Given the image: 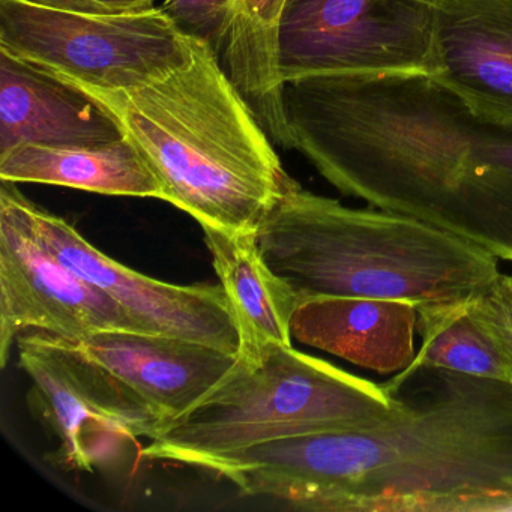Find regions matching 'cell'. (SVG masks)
<instances>
[{
	"instance_id": "cell-1",
	"label": "cell",
	"mask_w": 512,
	"mask_h": 512,
	"mask_svg": "<svg viewBox=\"0 0 512 512\" xmlns=\"http://www.w3.org/2000/svg\"><path fill=\"white\" fill-rule=\"evenodd\" d=\"M400 410L208 458L197 469L308 512L512 511V383L418 367L394 374Z\"/></svg>"
},
{
	"instance_id": "cell-2",
	"label": "cell",
	"mask_w": 512,
	"mask_h": 512,
	"mask_svg": "<svg viewBox=\"0 0 512 512\" xmlns=\"http://www.w3.org/2000/svg\"><path fill=\"white\" fill-rule=\"evenodd\" d=\"M290 149L341 194L410 215L512 262V127L428 76L283 85Z\"/></svg>"
},
{
	"instance_id": "cell-3",
	"label": "cell",
	"mask_w": 512,
	"mask_h": 512,
	"mask_svg": "<svg viewBox=\"0 0 512 512\" xmlns=\"http://www.w3.org/2000/svg\"><path fill=\"white\" fill-rule=\"evenodd\" d=\"M191 40L187 64L145 85L77 86L118 119L160 179L164 202L200 227L257 235L292 178L220 55Z\"/></svg>"
},
{
	"instance_id": "cell-4",
	"label": "cell",
	"mask_w": 512,
	"mask_h": 512,
	"mask_svg": "<svg viewBox=\"0 0 512 512\" xmlns=\"http://www.w3.org/2000/svg\"><path fill=\"white\" fill-rule=\"evenodd\" d=\"M272 269L302 299L365 296L418 305L469 301L500 277V259L406 214L350 208L295 179L257 232Z\"/></svg>"
},
{
	"instance_id": "cell-5",
	"label": "cell",
	"mask_w": 512,
	"mask_h": 512,
	"mask_svg": "<svg viewBox=\"0 0 512 512\" xmlns=\"http://www.w3.org/2000/svg\"><path fill=\"white\" fill-rule=\"evenodd\" d=\"M398 392L293 346H269L235 367L194 409L149 439L142 457L196 467L260 443L356 430L400 410Z\"/></svg>"
},
{
	"instance_id": "cell-6",
	"label": "cell",
	"mask_w": 512,
	"mask_h": 512,
	"mask_svg": "<svg viewBox=\"0 0 512 512\" xmlns=\"http://www.w3.org/2000/svg\"><path fill=\"white\" fill-rule=\"evenodd\" d=\"M0 50L98 91H125L190 61L193 40L160 7L85 14L0 0Z\"/></svg>"
},
{
	"instance_id": "cell-7",
	"label": "cell",
	"mask_w": 512,
	"mask_h": 512,
	"mask_svg": "<svg viewBox=\"0 0 512 512\" xmlns=\"http://www.w3.org/2000/svg\"><path fill=\"white\" fill-rule=\"evenodd\" d=\"M434 7L436 0H289L281 79L434 77Z\"/></svg>"
},
{
	"instance_id": "cell-8",
	"label": "cell",
	"mask_w": 512,
	"mask_h": 512,
	"mask_svg": "<svg viewBox=\"0 0 512 512\" xmlns=\"http://www.w3.org/2000/svg\"><path fill=\"white\" fill-rule=\"evenodd\" d=\"M16 343L31 380L29 401L58 439L61 466L92 472L163 430L161 419L76 341L28 331Z\"/></svg>"
},
{
	"instance_id": "cell-9",
	"label": "cell",
	"mask_w": 512,
	"mask_h": 512,
	"mask_svg": "<svg viewBox=\"0 0 512 512\" xmlns=\"http://www.w3.org/2000/svg\"><path fill=\"white\" fill-rule=\"evenodd\" d=\"M82 340L107 331L145 332L109 295L68 268L38 235L25 194L0 181V365L23 332ZM146 334V332H145Z\"/></svg>"
},
{
	"instance_id": "cell-10",
	"label": "cell",
	"mask_w": 512,
	"mask_h": 512,
	"mask_svg": "<svg viewBox=\"0 0 512 512\" xmlns=\"http://www.w3.org/2000/svg\"><path fill=\"white\" fill-rule=\"evenodd\" d=\"M25 209L49 250L118 302L146 334L196 341L238 355L239 329L221 284L181 286L155 280L101 253L76 227L28 197Z\"/></svg>"
},
{
	"instance_id": "cell-11",
	"label": "cell",
	"mask_w": 512,
	"mask_h": 512,
	"mask_svg": "<svg viewBox=\"0 0 512 512\" xmlns=\"http://www.w3.org/2000/svg\"><path fill=\"white\" fill-rule=\"evenodd\" d=\"M163 422L178 421L235 367L238 355L166 335L107 331L73 340Z\"/></svg>"
},
{
	"instance_id": "cell-12",
	"label": "cell",
	"mask_w": 512,
	"mask_h": 512,
	"mask_svg": "<svg viewBox=\"0 0 512 512\" xmlns=\"http://www.w3.org/2000/svg\"><path fill=\"white\" fill-rule=\"evenodd\" d=\"M433 77L478 118L512 127V0H436Z\"/></svg>"
},
{
	"instance_id": "cell-13",
	"label": "cell",
	"mask_w": 512,
	"mask_h": 512,
	"mask_svg": "<svg viewBox=\"0 0 512 512\" xmlns=\"http://www.w3.org/2000/svg\"><path fill=\"white\" fill-rule=\"evenodd\" d=\"M124 137L118 119L88 92L0 50V154L20 145L76 148Z\"/></svg>"
},
{
	"instance_id": "cell-14",
	"label": "cell",
	"mask_w": 512,
	"mask_h": 512,
	"mask_svg": "<svg viewBox=\"0 0 512 512\" xmlns=\"http://www.w3.org/2000/svg\"><path fill=\"white\" fill-rule=\"evenodd\" d=\"M418 304L365 296H311L292 319L293 340L379 374H398L416 358Z\"/></svg>"
},
{
	"instance_id": "cell-15",
	"label": "cell",
	"mask_w": 512,
	"mask_h": 512,
	"mask_svg": "<svg viewBox=\"0 0 512 512\" xmlns=\"http://www.w3.org/2000/svg\"><path fill=\"white\" fill-rule=\"evenodd\" d=\"M215 274L239 329V355L254 358L269 346H292L299 293L269 266L256 233L202 227Z\"/></svg>"
},
{
	"instance_id": "cell-16",
	"label": "cell",
	"mask_w": 512,
	"mask_h": 512,
	"mask_svg": "<svg viewBox=\"0 0 512 512\" xmlns=\"http://www.w3.org/2000/svg\"><path fill=\"white\" fill-rule=\"evenodd\" d=\"M0 181L164 200L163 185L128 137L106 145H20L0 154Z\"/></svg>"
},
{
	"instance_id": "cell-17",
	"label": "cell",
	"mask_w": 512,
	"mask_h": 512,
	"mask_svg": "<svg viewBox=\"0 0 512 512\" xmlns=\"http://www.w3.org/2000/svg\"><path fill=\"white\" fill-rule=\"evenodd\" d=\"M289 0H233L232 19L220 58L266 133L290 149L283 115L278 64L281 22Z\"/></svg>"
},
{
	"instance_id": "cell-18",
	"label": "cell",
	"mask_w": 512,
	"mask_h": 512,
	"mask_svg": "<svg viewBox=\"0 0 512 512\" xmlns=\"http://www.w3.org/2000/svg\"><path fill=\"white\" fill-rule=\"evenodd\" d=\"M470 301L418 305L421 346L409 368H442L512 383L511 359L473 316Z\"/></svg>"
},
{
	"instance_id": "cell-19",
	"label": "cell",
	"mask_w": 512,
	"mask_h": 512,
	"mask_svg": "<svg viewBox=\"0 0 512 512\" xmlns=\"http://www.w3.org/2000/svg\"><path fill=\"white\" fill-rule=\"evenodd\" d=\"M161 10L188 37L223 52L232 19L233 0H164Z\"/></svg>"
},
{
	"instance_id": "cell-20",
	"label": "cell",
	"mask_w": 512,
	"mask_h": 512,
	"mask_svg": "<svg viewBox=\"0 0 512 512\" xmlns=\"http://www.w3.org/2000/svg\"><path fill=\"white\" fill-rule=\"evenodd\" d=\"M470 310L512 361V275L500 274L481 296L470 301Z\"/></svg>"
},
{
	"instance_id": "cell-21",
	"label": "cell",
	"mask_w": 512,
	"mask_h": 512,
	"mask_svg": "<svg viewBox=\"0 0 512 512\" xmlns=\"http://www.w3.org/2000/svg\"><path fill=\"white\" fill-rule=\"evenodd\" d=\"M52 10L85 14L139 13L155 7V0H25Z\"/></svg>"
}]
</instances>
